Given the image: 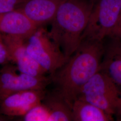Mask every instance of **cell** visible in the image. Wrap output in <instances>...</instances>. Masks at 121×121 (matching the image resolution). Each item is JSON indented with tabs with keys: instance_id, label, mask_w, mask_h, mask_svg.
Masks as SVG:
<instances>
[{
	"instance_id": "5b68a950",
	"label": "cell",
	"mask_w": 121,
	"mask_h": 121,
	"mask_svg": "<svg viewBox=\"0 0 121 121\" xmlns=\"http://www.w3.org/2000/svg\"><path fill=\"white\" fill-rule=\"evenodd\" d=\"M26 46L30 56L51 74L68 60L43 26L26 39Z\"/></svg>"
},
{
	"instance_id": "ba28073f",
	"label": "cell",
	"mask_w": 121,
	"mask_h": 121,
	"mask_svg": "<svg viewBox=\"0 0 121 121\" xmlns=\"http://www.w3.org/2000/svg\"><path fill=\"white\" fill-rule=\"evenodd\" d=\"M44 90L20 91L1 100V109L8 116H24L30 109L41 103L45 96Z\"/></svg>"
},
{
	"instance_id": "8fae6325",
	"label": "cell",
	"mask_w": 121,
	"mask_h": 121,
	"mask_svg": "<svg viewBox=\"0 0 121 121\" xmlns=\"http://www.w3.org/2000/svg\"><path fill=\"white\" fill-rule=\"evenodd\" d=\"M104 41V52L99 71L107 75L121 88V39L109 36Z\"/></svg>"
},
{
	"instance_id": "3957f363",
	"label": "cell",
	"mask_w": 121,
	"mask_h": 121,
	"mask_svg": "<svg viewBox=\"0 0 121 121\" xmlns=\"http://www.w3.org/2000/svg\"><path fill=\"white\" fill-rule=\"evenodd\" d=\"M77 99L95 105L113 116L121 103V88L99 71L82 87Z\"/></svg>"
},
{
	"instance_id": "7c38bea8",
	"label": "cell",
	"mask_w": 121,
	"mask_h": 121,
	"mask_svg": "<svg viewBox=\"0 0 121 121\" xmlns=\"http://www.w3.org/2000/svg\"><path fill=\"white\" fill-rule=\"evenodd\" d=\"M72 119L74 121H113V116L95 105L77 99L71 107Z\"/></svg>"
},
{
	"instance_id": "8992f818",
	"label": "cell",
	"mask_w": 121,
	"mask_h": 121,
	"mask_svg": "<svg viewBox=\"0 0 121 121\" xmlns=\"http://www.w3.org/2000/svg\"><path fill=\"white\" fill-rule=\"evenodd\" d=\"M51 81L50 78L45 76L17 74L12 68H4L0 71V99L20 91L44 90Z\"/></svg>"
},
{
	"instance_id": "52a82bcc",
	"label": "cell",
	"mask_w": 121,
	"mask_h": 121,
	"mask_svg": "<svg viewBox=\"0 0 121 121\" xmlns=\"http://www.w3.org/2000/svg\"><path fill=\"white\" fill-rule=\"evenodd\" d=\"M2 40L8 49L11 60L16 64L20 73L36 77L43 76L47 73L27 52L26 39L2 35Z\"/></svg>"
},
{
	"instance_id": "7a4b0ae2",
	"label": "cell",
	"mask_w": 121,
	"mask_h": 121,
	"mask_svg": "<svg viewBox=\"0 0 121 121\" xmlns=\"http://www.w3.org/2000/svg\"><path fill=\"white\" fill-rule=\"evenodd\" d=\"M95 0H64L51 22L48 34L67 59L77 49Z\"/></svg>"
},
{
	"instance_id": "2e32d148",
	"label": "cell",
	"mask_w": 121,
	"mask_h": 121,
	"mask_svg": "<svg viewBox=\"0 0 121 121\" xmlns=\"http://www.w3.org/2000/svg\"><path fill=\"white\" fill-rule=\"evenodd\" d=\"M11 60L8 49L3 40L0 41V64Z\"/></svg>"
},
{
	"instance_id": "ac0fdd59",
	"label": "cell",
	"mask_w": 121,
	"mask_h": 121,
	"mask_svg": "<svg viewBox=\"0 0 121 121\" xmlns=\"http://www.w3.org/2000/svg\"><path fill=\"white\" fill-rule=\"evenodd\" d=\"M114 116H115L116 117L117 120L121 121V103L117 108Z\"/></svg>"
},
{
	"instance_id": "5bb4252c",
	"label": "cell",
	"mask_w": 121,
	"mask_h": 121,
	"mask_svg": "<svg viewBox=\"0 0 121 121\" xmlns=\"http://www.w3.org/2000/svg\"><path fill=\"white\" fill-rule=\"evenodd\" d=\"M49 112L44 104H39L30 109L24 115L26 121H48Z\"/></svg>"
},
{
	"instance_id": "9c48e42d",
	"label": "cell",
	"mask_w": 121,
	"mask_h": 121,
	"mask_svg": "<svg viewBox=\"0 0 121 121\" xmlns=\"http://www.w3.org/2000/svg\"><path fill=\"white\" fill-rule=\"evenodd\" d=\"M39 27L18 9L0 13V33L2 35L26 39Z\"/></svg>"
},
{
	"instance_id": "9a60e30c",
	"label": "cell",
	"mask_w": 121,
	"mask_h": 121,
	"mask_svg": "<svg viewBox=\"0 0 121 121\" xmlns=\"http://www.w3.org/2000/svg\"><path fill=\"white\" fill-rule=\"evenodd\" d=\"M26 0H0V13L18 9Z\"/></svg>"
},
{
	"instance_id": "30bf717a",
	"label": "cell",
	"mask_w": 121,
	"mask_h": 121,
	"mask_svg": "<svg viewBox=\"0 0 121 121\" xmlns=\"http://www.w3.org/2000/svg\"><path fill=\"white\" fill-rule=\"evenodd\" d=\"M64 0H26L18 9L38 26L51 22Z\"/></svg>"
},
{
	"instance_id": "4fadbf2b",
	"label": "cell",
	"mask_w": 121,
	"mask_h": 121,
	"mask_svg": "<svg viewBox=\"0 0 121 121\" xmlns=\"http://www.w3.org/2000/svg\"><path fill=\"white\" fill-rule=\"evenodd\" d=\"M44 98L43 104L49 112L48 121H72L71 107L57 92Z\"/></svg>"
},
{
	"instance_id": "e0dca14e",
	"label": "cell",
	"mask_w": 121,
	"mask_h": 121,
	"mask_svg": "<svg viewBox=\"0 0 121 121\" xmlns=\"http://www.w3.org/2000/svg\"><path fill=\"white\" fill-rule=\"evenodd\" d=\"M110 36L116 37L121 39V21L118 26H117L116 29L113 32L112 35Z\"/></svg>"
},
{
	"instance_id": "277c9868",
	"label": "cell",
	"mask_w": 121,
	"mask_h": 121,
	"mask_svg": "<svg viewBox=\"0 0 121 121\" xmlns=\"http://www.w3.org/2000/svg\"><path fill=\"white\" fill-rule=\"evenodd\" d=\"M121 21V0H95L81 40L103 41L110 36Z\"/></svg>"
},
{
	"instance_id": "d6986e66",
	"label": "cell",
	"mask_w": 121,
	"mask_h": 121,
	"mask_svg": "<svg viewBox=\"0 0 121 121\" xmlns=\"http://www.w3.org/2000/svg\"><path fill=\"white\" fill-rule=\"evenodd\" d=\"M2 40V34L0 33V41Z\"/></svg>"
},
{
	"instance_id": "6da1fadb",
	"label": "cell",
	"mask_w": 121,
	"mask_h": 121,
	"mask_svg": "<svg viewBox=\"0 0 121 121\" xmlns=\"http://www.w3.org/2000/svg\"><path fill=\"white\" fill-rule=\"evenodd\" d=\"M104 52V40L82 39L67 61L51 74L56 92L71 108L82 87L99 71Z\"/></svg>"
}]
</instances>
